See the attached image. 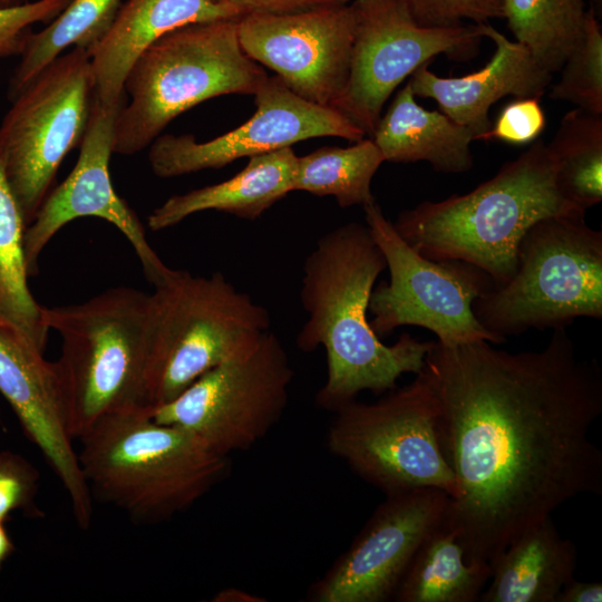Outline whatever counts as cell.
<instances>
[{
    "mask_svg": "<svg viewBox=\"0 0 602 602\" xmlns=\"http://www.w3.org/2000/svg\"><path fill=\"white\" fill-rule=\"evenodd\" d=\"M418 373L455 482L441 525L468 563L491 566L560 505L602 493V453L589 437L602 414V376L576 356L566 329L538 351L434 341Z\"/></svg>",
    "mask_w": 602,
    "mask_h": 602,
    "instance_id": "6da1fadb",
    "label": "cell"
},
{
    "mask_svg": "<svg viewBox=\"0 0 602 602\" xmlns=\"http://www.w3.org/2000/svg\"><path fill=\"white\" fill-rule=\"evenodd\" d=\"M386 269L369 227L357 222L319 237L304 260L300 299L307 320L295 342L304 352L324 349L327 378L315 395L322 409L336 412L365 390H392L401 375L424 367L434 341L404 332L388 346L370 326V297Z\"/></svg>",
    "mask_w": 602,
    "mask_h": 602,
    "instance_id": "7a4b0ae2",
    "label": "cell"
},
{
    "mask_svg": "<svg viewBox=\"0 0 602 602\" xmlns=\"http://www.w3.org/2000/svg\"><path fill=\"white\" fill-rule=\"evenodd\" d=\"M585 212L562 193L554 159L537 138L473 191L421 202L400 212L392 224L427 259L466 262L499 285L513 275L518 245L533 224Z\"/></svg>",
    "mask_w": 602,
    "mask_h": 602,
    "instance_id": "3957f363",
    "label": "cell"
},
{
    "mask_svg": "<svg viewBox=\"0 0 602 602\" xmlns=\"http://www.w3.org/2000/svg\"><path fill=\"white\" fill-rule=\"evenodd\" d=\"M77 452L93 499L140 524H157L193 507L230 473V457L193 433L155 421L149 408L107 416Z\"/></svg>",
    "mask_w": 602,
    "mask_h": 602,
    "instance_id": "277c9868",
    "label": "cell"
},
{
    "mask_svg": "<svg viewBox=\"0 0 602 602\" xmlns=\"http://www.w3.org/2000/svg\"><path fill=\"white\" fill-rule=\"evenodd\" d=\"M147 297L142 290L117 287L81 303L43 307L48 329L62 341L56 363L74 441L107 416L149 408Z\"/></svg>",
    "mask_w": 602,
    "mask_h": 602,
    "instance_id": "5b68a950",
    "label": "cell"
},
{
    "mask_svg": "<svg viewBox=\"0 0 602 602\" xmlns=\"http://www.w3.org/2000/svg\"><path fill=\"white\" fill-rule=\"evenodd\" d=\"M270 326L268 309L221 272L172 270L147 297V406L169 402L210 369L246 355Z\"/></svg>",
    "mask_w": 602,
    "mask_h": 602,
    "instance_id": "8992f818",
    "label": "cell"
},
{
    "mask_svg": "<svg viewBox=\"0 0 602 602\" xmlns=\"http://www.w3.org/2000/svg\"><path fill=\"white\" fill-rule=\"evenodd\" d=\"M237 20L176 28L138 56L124 81L129 103L116 117L114 153L142 152L175 117L207 99L260 89L269 76L244 52Z\"/></svg>",
    "mask_w": 602,
    "mask_h": 602,
    "instance_id": "52a82bcc",
    "label": "cell"
},
{
    "mask_svg": "<svg viewBox=\"0 0 602 602\" xmlns=\"http://www.w3.org/2000/svg\"><path fill=\"white\" fill-rule=\"evenodd\" d=\"M478 322L502 342L531 329L602 319V232L585 216H548L521 240L513 275L477 298Z\"/></svg>",
    "mask_w": 602,
    "mask_h": 602,
    "instance_id": "ba28073f",
    "label": "cell"
},
{
    "mask_svg": "<svg viewBox=\"0 0 602 602\" xmlns=\"http://www.w3.org/2000/svg\"><path fill=\"white\" fill-rule=\"evenodd\" d=\"M94 98L90 55L72 47L11 99L0 124V167L27 226L64 158L80 146Z\"/></svg>",
    "mask_w": 602,
    "mask_h": 602,
    "instance_id": "9c48e42d",
    "label": "cell"
},
{
    "mask_svg": "<svg viewBox=\"0 0 602 602\" xmlns=\"http://www.w3.org/2000/svg\"><path fill=\"white\" fill-rule=\"evenodd\" d=\"M395 389L372 404L353 400L338 409L328 449L386 495L437 488L452 496L455 482L438 445L426 380L417 373Z\"/></svg>",
    "mask_w": 602,
    "mask_h": 602,
    "instance_id": "30bf717a",
    "label": "cell"
},
{
    "mask_svg": "<svg viewBox=\"0 0 602 602\" xmlns=\"http://www.w3.org/2000/svg\"><path fill=\"white\" fill-rule=\"evenodd\" d=\"M363 210L389 271V280L373 288L369 302L370 326L379 338L399 327L416 326L431 331L445 346L479 340L503 343L473 311L474 301L494 285L489 275L466 262L421 255L397 233L376 200Z\"/></svg>",
    "mask_w": 602,
    "mask_h": 602,
    "instance_id": "8fae6325",
    "label": "cell"
},
{
    "mask_svg": "<svg viewBox=\"0 0 602 602\" xmlns=\"http://www.w3.org/2000/svg\"><path fill=\"white\" fill-rule=\"evenodd\" d=\"M294 377L279 337L266 331L246 355L210 369L152 418L184 428L229 456L262 440L279 423Z\"/></svg>",
    "mask_w": 602,
    "mask_h": 602,
    "instance_id": "7c38bea8",
    "label": "cell"
},
{
    "mask_svg": "<svg viewBox=\"0 0 602 602\" xmlns=\"http://www.w3.org/2000/svg\"><path fill=\"white\" fill-rule=\"evenodd\" d=\"M350 6V72L334 109L370 136L385 103L405 78L440 54L455 60L473 58L483 37L477 25L420 26L405 0H353Z\"/></svg>",
    "mask_w": 602,
    "mask_h": 602,
    "instance_id": "4fadbf2b",
    "label": "cell"
},
{
    "mask_svg": "<svg viewBox=\"0 0 602 602\" xmlns=\"http://www.w3.org/2000/svg\"><path fill=\"white\" fill-rule=\"evenodd\" d=\"M255 111L241 126L197 142L193 135H159L148 146L153 173L163 178L222 168L243 157L291 147L322 136L358 142L366 133L339 110L308 101L278 77H268L254 94Z\"/></svg>",
    "mask_w": 602,
    "mask_h": 602,
    "instance_id": "5bb4252c",
    "label": "cell"
},
{
    "mask_svg": "<svg viewBox=\"0 0 602 602\" xmlns=\"http://www.w3.org/2000/svg\"><path fill=\"white\" fill-rule=\"evenodd\" d=\"M448 495L418 488L386 495L349 548L314 582L312 602H386L423 542L443 524Z\"/></svg>",
    "mask_w": 602,
    "mask_h": 602,
    "instance_id": "9a60e30c",
    "label": "cell"
},
{
    "mask_svg": "<svg viewBox=\"0 0 602 602\" xmlns=\"http://www.w3.org/2000/svg\"><path fill=\"white\" fill-rule=\"evenodd\" d=\"M353 28L350 3L237 20L240 43L251 59L301 98L332 108L347 88Z\"/></svg>",
    "mask_w": 602,
    "mask_h": 602,
    "instance_id": "2e32d148",
    "label": "cell"
},
{
    "mask_svg": "<svg viewBox=\"0 0 602 602\" xmlns=\"http://www.w3.org/2000/svg\"><path fill=\"white\" fill-rule=\"evenodd\" d=\"M124 104L125 99L104 105L94 98L75 167L49 192L26 229L25 258L29 276L37 275L40 254L52 236L67 223L84 216L103 219L125 235L153 287L172 272L148 243L139 217L111 184L109 161L114 153L115 122Z\"/></svg>",
    "mask_w": 602,
    "mask_h": 602,
    "instance_id": "e0dca14e",
    "label": "cell"
},
{
    "mask_svg": "<svg viewBox=\"0 0 602 602\" xmlns=\"http://www.w3.org/2000/svg\"><path fill=\"white\" fill-rule=\"evenodd\" d=\"M0 394L61 483L77 526L87 530L94 499L67 430L57 363L46 360L25 333L1 317Z\"/></svg>",
    "mask_w": 602,
    "mask_h": 602,
    "instance_id": "ac0fdd59",
    "label": "cell"
},
{
    "mask_svg": "<svg viewBox=\"0 0 602 602\" xmlns=\"http://www.w3.org/2000/svg\"><path fill=\"white\" fill-rule=\"evenodd\" d=\"M483 37L494 41L491 60L479 70L463 77L443 78L418 67L409 79L415 97L433 98L439 109L480 139L491 128L488 111L504 96L537 97L546 91L552 74L542 68L523 43L508 40L488 23L477 25Z\"/></svg>",
    "mask_w": 602,
    "mask_h": 602,
    "instance_id": "d6986e66",
    "label": "cell"
},
{
    "mask_svg": "<svg viewBox=\"0 0 602 602\" xmlns=\"http://www.w3.org/2000/svg\"><path fill=\"white\" fill-rule=\"evenodd\" d=\"M243 16L212 0H127L90 52L95 97L104 105L125 99L124 81L132 65L163 35L191 23L237 20Z\"/></svg>",
    "mask_w": 602,
    "mask_h": 602,
    "instance_id": "ffe728a7",
    "label": "cell"
},
{
    "mask_svg": "<svg viewBox=\"0 0 602 602\" xmlns=\"http://www.w3.org/2000/svg\"><path fill=\"white\" fill-rule=\"evenodd\" d=\"M297 154L291 147L255 155L233 177L168 197L147 217L158 232L204 211H219L253 221L293 192Z\"/></svg>",
    "mask_w": 602,
    "mask_h": 602,
    "instance_id": "44dd1931",
    "label": "cell"
},
{
    "mask_svg": "<svg viewBox=\"0 0 602 602\" xmlns=\"http://www.w3.org/2000/svg\"><path fill=\"white\" fill-rule=\"evenodd\" d=\"M574 544L547 516L515 537L491 564L492 583L482 602H556L573 579Z\"/></svg>",
    "mask_w": 602,
    "mask_h": 602,
    "instance_id": "7402d4cb",
    "label": "cell"
},
{
    "mask_svg": "<svg viewBox=\"0 0 602 602\" xmlns=\"http://www.w3.org/2000/svg\"><path fill=\"white\" fill-rule=\"evenodd\" d=\"M385 162H428L440 173L458 174L473 167L474 133L440 110L417 104L409 82L395 96L372 133Z\"/></svg>",
    "mask_w": 602,
    "mask_h": 602,
    "instance_id": "603a6c76",
    "label": "cell"
},
{
    "mask_svg": "<svg viewBox=\"0 0 602 602\" xmlns=\"http://www.w3.org/2000/svg\"><path fill=\"white\" fill-rule=\"evenodd\" d=\"M491 573L489 565L468 563L455 533L440 525L417 550L394 600L475 602Z\"/></svg>",
    "mask_w": 602,
    "mask_h": 602,
    "instance_id": "cb8c5ba5",
    "label": "cell"
},
{
    "mask_svg": "<svg viewBox=\"0 0 602 602\" xmlns=\"http://www.w3.org/2000/svg\"><path fill=\"white\" fill-rule=\"evenodd\" d=\"M122 0H71L38 32H30L8 88L11 100L69 47L90 52L111 27Z\"/></svg>",
    "mask_w": 602,
    "mask_h": 602,
    "instance_id": "d4e9b609",
    "label": "cell"
},
{
    "mask_svg": "<svg viewBox=\"0 0 602 602\" xmlns=\"http://www.w3.org/2000/svg\"><path fill=\"white\" fill-rule=\"evenodd\" d=\"M26 229L20 206L0 167V317L45 352L49 329L43 305L37 302L28 285Z\"/></svg>",
    "mask_w": 602,
    "mask_h": 602,
    "instance_id": "484cf974",
    "label": "cell"
},
{
    "mask_svg": "<svg viewBox=\"0 0 602 602\" xmlns=\"http://www.w3.org/2000/svg\"><path fill=\"white\" fill-rule=\"evenodd\" d=\"M383 162L371 138L348 147L323 146L297 157L293 192L332 196L341 207L363 206L375 200L371 181Z\"/></svg>",
    "mask_w": 602,
    "mask_h": 602,
    "instance_id": "4316f807",
    "label": "cell"
},
{
    "mask_svg": "<svg viewBox=\"0 0 602 602\" xmlns=\"http://www.w3.org/2000/svg\"><path fill=\"white\" fill-rule=\"evenodd\" d=\"M564 196L586 211L602 201V114L575 108L546 144Z\"/></svg>",
    "mask_w": 602,
    "mask_h": 602,
    "instance_id": "83f0119b",
    "label": "cell"
},
{
    "mask_svg": "<svg viewBox=\"0 0 602 602\" xmlns=\"http://www.w3.org/2000/svg\"><path fill=\"white\" fill-rule=\"evenodd\" d=\"M503 8L515 41L527 47L548 72L561 70L583 33V1L503 0Z\"/></svg>",
    "mask_w": 602,
    "mask_h": 602,
    "instance_id": "f1b7e54d",
    "label": "cell"
},
{
    "mask_svg": "<svg viewBox=\"0 0 602 602\" xmlns=\"http://www.w3.org/2000/svg\"><path fill=\"white\" fill-rule=\"evenodd\" d=\"M561 69L550 97L602 114V31L592 8L585 12L583 33Z\"/></svg>",
    "mask_w": 602,
    "mask_h": 602,
    "instance_id": "f546056e",
    "label": "cell"
},
{
    "mask_svg": "<svg viewBox=\"0 0 602 602\" xmlns=\"http://www.w3.org/2000/svg\"><path fill=\"white\" fill-rule=\"evenodd\" d=\"M40 473L22 455L0 450V521L7 522L12 513L41 518L45 513L37 504Z\"/></svg>",
    "mask_w": 602,
    "mask_h": 602,
    "instance_id": "4dcf8cb0",
    "label": "cell"
},
{
    "mask_svg": "<svg viewBox=\"0 0 602 602\" xmlns=\"http://www.w3.org/2000/svg\"><path fill=\"white\" fill-rule=\"evenodd\" d=\"M414 20L424 27H455L463 20L475 25L504 18L503 0H405Z\"/></svg>",
    "mask_w": 602,
    "mask_h": 602,
    "instance_id": "1f68e13d",
    "label": "cell"
},
{
    "mask_svg": "<svg viewBox=\"0 0 602 602\" xmlns=\"http://www.w3.org/2000/svg\"><path fill=\"white\" fill-rule=\"evenodd\" d=\"M71 0H36L26 4L0 8V58L20 56L31 27L49 23Z\"/></svg>",
    "mask_w": 602,
    "mask_h": 602,
    "instance_id": "d6a6232c",
    "label": "cell"
},
{
    "mask_svg": "<svg viewBox=\"0 0 602 602\" xmlns=\"http://www.w3.org/2000/svg\"><path fill=\"white\" fill-rule=\"evenodd\" d=\"M545 125L540 98H515L503 107L480 140L497 139L512 145H525L537 139Z\"/></svg>",
    "mask_w": 602,
    "mask_h": 602,
    "instance_id": "836d02e7",
    "label": "cell"
},
{
    "mask_svg": "<svg viewBox=\"0 0 602 602\" xmlns=\"http://www.w3.org/2000/svg\"><path fill=\"white\" fill-rule=\"evenodd\" d=\"M240 10L244 16L292 13L320 7L349 3L350 0H212Z\"/></svg>",
    "mask_w": 602,
    "mask_h": 602,
    "instance_id": "e575fe53",
    "label": "cell"
},
{
    "mask_svg": "<svg viewBox=\"0 0 602 602\" xmlns=\"http://www.w3.org/2000/svg\"><path fill=\"white\" fill-rule=\"evenodd\" d=\"M601 582H580L574 577L570 580L561 590L556 602H601Z\"/></svg>",
    "mask_w": 602,
    "mask_h": 602,
    "instance_id": "d590c367",
    "label": "cell"
},
{
    "mask_svg": "<svg viewBox=\"0 0 602 602\" xmlns=\"http://www.w3.org/2000/svg\"><path fill=\"white\" fill-rule=\"evenodd\" d=\"M213 601L215 602H263L264 598L258 596L241 589L227 588L219 591Z\"/></svg>",
    "mask_w": 602,
    "mask_h": 602,
    "instance_id": "8d00e7d4",
    "label": "cell"
},
{
    "mask_svg": "<svg viewBox=\"0 0 602 602\" xmlns=\"http://www.w3.org/2000/svg\"><path fill=\"white\" fill-rule=\"evenodd\" d=\"M16 545L6 527V522L0 521V573L7 560L14 553Z\"/></svg>",
    "mask_w": 602,
    "mask_h": 602,
    "instance_id": "74e56055",
    "label": "cell"
},
{
    "mask_svg": "<svg viewBox=\"0 0 602 602\" xmlns=\"http://www.w3.org/2000/svg\"><path fill=\"white\" fill-rule=\"evenodd\" d=\"M32 1L36 0H0V8L21 6Z\"/></svg>",
    "mask_w": 602,
    "mask_h": 602,
    "instance_id": "f35d334b",
    "label": "cell"
},
{
    "mask_svg": "<svg viewBox=\"0 0 602 602\" xmlns=\"http://www.w3.org/2000/svg\"><path fill=\"white\" fill-rule=\"evenodd\" d=\"M594 1H596V2H601V0H594Z\"/></svg>",
    "mask_w": 602,
    "mask_h": 602,
    "instance_id": "ab89813d",
    "label": "cell"
},
{
    "mask_svg": "<svg viewBox=\"0 0 602 602\" xmlns=\"http://www.w3.org/2000/svg\"><path fill=\"white\" fill-rule=\"evenodd\" d=\"M0 417H1V411H0Z\"/></svg>",
    "mask_w": 602,
    "mask_h": 602,
    "instance_id": "60d3db41",
    "label": "cell"
}]
</instances>
